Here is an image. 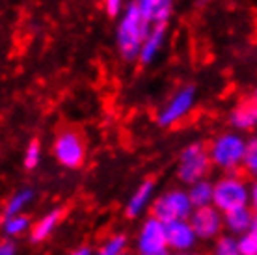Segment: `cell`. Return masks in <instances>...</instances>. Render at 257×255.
<instances>
[{"label":"cell","instance_id":"obj_1","mask_svg":"<svg viewBox=\"0 0 257 255\" xmlns=\"http://www.w3.org/2000/svg\"><path fill=\"white\" fill-rule=\"evenodd\" d=\"M151 26L153 25L142 15L135 2H128L123 13L117 17L116 26V47L121 60L125 62L138 60L144 41L151 32Z\"/></svg>","mask_w":257,"mask_h":255},{"label":"cell","instance_id":"obj_2","mask_svg":"<svg viewBox=\"0 0 257 255\" xmlns=\"http://www.w3.org/2000/svg\"><path fill=\"white\" fill-rule=\"evenodd\" d=\"M248 151V140L237 131H224L209 144L212 166L222 173H237L242 170Z\"/></svg>","mask_w":257,"mask_h":255},{"label":"cell","instance_id":"obj_3","mask_svg":"<svg viewBox=\"0 0 257 255\" xmlns=\"http://www.w3.org/2000/svg\"><path fill=\"white\" fill-rule=\"evenodd\" d=\"M212 205L220 212H231L250 207V181L244 173H224L214 181Z\"/></svg>","mask_w":257,"mask_h":255},{"label":"cell","instance_id":"obj_4","mask_svg":"<svg viewBox=\"0 0 257 255\" xmlns=\"http://www.w3.org/2000/svg\"><path fill=\"white\" fill-rule=\"evenodd\" d=\"M212 168L214 166H212L211 155H209V146H205L203 142H190L179 153L175 177L181 185L188 188L198 181L209 179Z\"/></svg>","mask_w":257,"mask_h":255},{"label":"cell","instance_id":"obj_5","mask_svg":"<svg viewBox=\"0 0 257 255\" xmlns=\"http://www.w3.org/2000/svg\"><path fill=\"white\" fill-rule=\"evenodd\" d=\"M192 212L194 205L188 198L187 188L172 186L155 198L149 214L168 225V223L179 222V220H188Z\"/></svg>","mask_w":257,"mask_h":255},{"label":"cell","instance_id":"obj_6","mask_svg":"<svg viewBox=\"0 0 257 255\" xmlns=\"http://www.w3.org/2000/svg\"><path fill=\"white\" fill-rule=\"evenodd\" d=\"M54 160L65 170H78L88 159V147L84 136L77 129H62L56 133L51 146Z\"/></svg>","mask_w":257,"mask_h":255},{"label":"cell","instance_id":"obj_7","mask_svg":"<svg viewBox=\"0 0 257 255\" xmlns=\"http://www.w3.org/2000/svg\"><path fill=\"white\" fill-rule=\"evenodd\" d=\"M196 102V86L187 84L175 91L174 95L166 101V104L157 114V125L162 129H170L183 121L194 108Z\"/></svg>","mask_w":257,"mask_h":255},{"label":"cell","instance_id":"obj_8","mask_svg":"<svg viewBox=\"0 0 257 255\" xmlns=\"http://www.w3.org/2000/svg\"><path fill=\"white\" fill-rule=\"evenodd\" d=\"M136 255H148L168 249V225L148 214L138 227L135 238Z\"/></svg>","mask_w":257,"mask_h":255},{"label":"cell","instance_id":"obj_9","mask_svg":"<svg viewBox=\"0 0 257 255\" xmlns=\"http://www.w3.org/2000/svg\"><path fill=\"white\" fill-rule=\"evenodd\" d=\"M188 220L192 223L199 242H214L218 236L225 233L224 212H220L214 205L194 209Z\"/></svg>","mask_w":257,"mask_h":255},{"label":"cell","instance_id":"obj_10","mask_svg":"<svg viewBox=\"0 0 257 255\" xmlns=\"http://www.w3.org/2000/svg\"><path fill=\"white\" fill-rule=\"evenodd\" d=\"M155 198H157V181L151 177L144 179L140 185L136 186L135 192L128 196L123 214L128 220H136L140 218L144 212L151 211V205H153Z\"/></svg>","mask_w":257,"mask_h":255},{"label":"cell","instance_id":"obj_11","mask_svg":"<svg viewBox=\"0 0 257 255\" xmlns=\"http://www.w3.org/2000/svg\"><path fill=\"white\" fill-rule=\"evenodd\" d=\"M199 244V238L194 231L190 220L168 223V249L174 255L194 251Z\"/></svg>","mask_w":257,"mask_h":255},{"label":"cell","instance_id":"obj_12","mask_svg":"<svg viewBox=\"0 0 257 255\" xmlns=\"http://www.w3.org/2000/svg\"><path fill=\"white\" fill-rule=\"evenodd\" d=\"M227 123L231 131H237L240 134L257 133V102L250 99V101L237 104L227 114Z\"/></svg>","mask_w":257,"mask_h":255},{"label":"cell","instance_id":"obj_13","mask_svg":"<svg viewBox=\"0 0 257 255\" xmlns=\"http://www.w3.org/2000/svg\"><path fill=\"white\" fill-rule=\"evenodd\" d=\"M64 216H65V211L62 207H56V209L45 212L38 222H34L32 229L28 233L30 244H41L45 242V240H49L52 233L58 229V225L62 223Z\"/></svg>","mask_w":257,"mask_h":255},{"label":"cell","instance_id":"obj_14","mask_svg":"<svg viewBox=\"0 0 257 255\" xmlns=\"http://www.w3.org/2000/svg\"><path fill=\"white\" fill-rule=\"evenodd\" d=\"M166 32H168V25H153L151 26V32L144 41V47H142V52L138 56V62L140 65H149L153 64V60L159 54H161L162 47H164V41H166Z\"/></svg>","mask_w":257,"mask_h":255},{"label":"cell","instance_id":"obj_15","mask_svg":"<svg viewBox=\"0 0 257 255\" xmlns=\"http://www.w3.org/2000/svg\"><path fill=\"white\" fill-rule=\"evenodd\" d=\"M253 216H255V212L251 211L250 207H242V209H237V211L225 212V233L237 236V238L242 235H248L251 229V223H253Z\"/></svg>","mask_w":257,"mask_h":255},{"label":"cell","instance_id":"obj_16","mask_svg":"<svg viewBox=\"0 0 257 255\" xmlns=\"http://www.w3.org/2000/svg\"><path fill=\"white\" fill-rule=\"evenodd\" d=\"M34 190L32 188H21L13 192L12 196L6 199V203L2 207V218H10L15 214H25V209L34 201Z\"/></svg>","mask_w":257,"mask_h":255},{"label":"cell","instance_id":"obj_17","mask_svg":"<svg viewBox=\"0 0 257 255\" xmlns=\"http://www.w3.org/2000/svg\"><path fill=\"white\" fill-rule=\"evenodd\" d=\"M188 190V198L192 201L194 209H199V207H209L212 205V198H214V181L211 179H203V181H198L187 188Z\"/></svg>","mask_w":257,"mask_h":255},{"label":"cell","instance_id":"obj_18","mask_svg":"<svg viewBox=\"0 0 257 255\" xmlns=\"http://www.w3.org/2000/svg\"><path fill=\"white\" fill-rule=\"evenodd\" d=\"M32 220L28 214H15L10 218H2V231L6 238H19L25 233H30L32 229Z\"/></svg>","mask_w":257,"mask_h":255},{"label":"cell","instance_id":"obj_19","mask_svg":"<svg viewBox=\"0 0 257 255\" xmlns=\"http://www.w3.org/2000/svg\"><path fill=\"white\" fill-rule=\"evenodd\" d=\"M128 248V236L125 233H114L104 240L93 255H125Z\"/></svg>","mask_w":257,"mask_h":255},{"label":"cell","instance_id":"obj_20","mask_svg":"<svg viewBox=\"0 0 257 255\" xmlns=\"http://www.w3.org/2000/svg\"><path fill=\"white\" fill-rule=\"evenodd\" d=\"M209 255H240L238 238L229 235V233H224V235L218 236V238L212 242Z\"/></svg>","mask_w":257,"mask_h":255},{"label":"cell","instance_id":"obj_21","mask_svg":"<svg viewBox=\"0 0 257 255\" xmlns=\"http://www.w3.org/2000/svg\"><path fill=\"white\" fill-rule=\"evenodd\" d=\"M242 173H244L248 179H251V181L257 179V133H253L250 138H248V151H246Z\"/></svg>","mask_w":257,"mask_h":255},{"label":"cell","instance_id":"obj_22","mask_svg":"<svg viewBox=\"0 0 257 255\" xmlns=\"http://www.w3.org/2000/svg\"><path fill=\"white\" fill-rule=\"evenodd\" d=\"M41 155H43V151H41V142L36 140V138L28 142L25 155H23V166H25V170H28V172L36 170L39 166V162H41Z\"/></svg>","mask_w":257,"mask_h":255},{"label":"cell","instance_id":"obj_23","mask_svg":"<svg viewBox=\"0 0 257 255\" xmlns=\"http://www.w3.org/2000/svg\"><path fill=\"white\" fill-rule=\"evenodd\" d=\"M133 2L138 6V10L142 12V15H144L151 25H153L155 13H157V10H159V6H161V0H133Z\"/></svg>","mask_w":257,"mask_h":255},{"label":"cell","instance_id":"obj_24","mask_svg":"<svg viewBox=\"0 0 257 255\" xmlns=\"http://www.w3.org/2000/svg\"><path fill=\"white\" fill-rule=\"evenodd\" d=\"M238 249L240 255H257V238L251 233L238 236Z\"/></svg>","mask_w":257,"mask_h":255},{"label":"cell","instance_id":"obj_25","mask_svg":"<svg viewBox=\"0 0 257 255\" xmlns=\"http://www.w3.org/2000/svg\"><path fill=\"white\" fill-rule=\"evenodd\" d=\"M103 10L108 17H119L125 10V0H103Z\"/></svg>","mask_w":257,"mask_h":255},{"label":"cell","instance_id":"obj_26","mask_svg":"<svg viewBox=\"0 0 257 255\" xmlns=\"http://www.w3.org/2000/svg\"><path fill=\"white\" fill-rule=\"evenodd\" d=\"M17 253V246L12 238H4L0 244V255H15Z\"/></svg>","mask_w":257,"mask_h":255},{"label":"cell","instance_id":"obj_27","mask_svg":"<svg viewBox=\"0 0 257 255\" xmlns=\"http://www.w3.org/2000/svg\"><path fill=\"white\" fill-rule=\"evenodd\" d=\"M250 209L257 212V179L250 181Z\"/></svg>","mask_w":257,"mask_h":255},{"label":"cell","instance_id":"obj_28","mask_svg":"<svg viewBox=\"0 0 257 255\" xmlns=\"http://www.w3.org/2000/svg\"><path fill=\"white\" fill-rule=\"evenodd\" d=\"M95 251L91 249V246H88V244H82V246H78V248H75L73 251H69V255H93Z\"/></svg>","mask_w":257,"mask_h":255},{"label":"cell","instance_id":"obj_29","mask_svg":"<svg viewBox=\"0 0 257 255\" xmlns=\"http://www.w3.org/2000/svg\"><path fill=\"white\" fill-rule=\"evenodd\" d=\"M250 233L257 238V212H255V216H253V223H251V229Z\"/></svg>","mask_w":257,"mask_h":255},{"label":"cell","instance_id":"obj_30","mask_svg":"<svg viewBox=\"0 0 257 255\" xmlns=\"http://www.w3.org/2000/svg\"><path fill=\"white\" fill-rule=\"evenodd\" d=\"M148 255H174L170 249H164V251H157V253H148Z\"/></svg>","mask_w":257,"mask_h":255},{"label":"cell","instance_id":"obj_31","mask_svg":"<svg viewBox=\"0 0 257 255\" xmlns=\"http://www.w3.org/2000/svg\"><path fill=\"white\" fill-rule=\"evenodd\" d=\"M177 255H205V253H199V251H196V249H194V251H187V253H177Z\"/></svg>","mask_w":257,"mask_h":255},{"label":"cell","instance_id":"obj_32","mask_svg":"<svg viewBox=\"0 0 257 255\" xmlns=\"http://www.w3.org/2000/svg\"><path fill=\"white\" fill-rule=\"evenodd\" d=\"M251 99H253V101L257 102V88H255V91H253V97H251Z\"/></svg>","mask_w":257,"mask_h":255},{"label":"cell","instance_id":"obj_33","mask_svg":"<svg viewBox=\"0 0 257 255\" xmlns=\"http://www.w3.org/2000/svg\"><path fill=\"white\" fill-rule=\"evenodd\" d=\"M125 255H131V253H125Z\"/></svg>","mask_w":257,"mask_h":255}]
</instances>
